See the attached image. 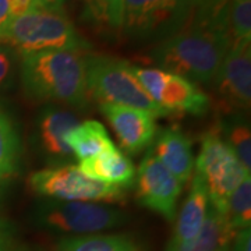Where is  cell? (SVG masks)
<instances>
[{"mask_svg":"<svg viewBox=\"0 0 251 251\" xmlns=\"http://www.w3.org/2000/svg\"><path fill=\"white\" fill-rule=\"evenodd\" d=\"M191 25L161 41L152 50L162 70L191 82H214L233 39L229 29V0H206L196 6Z\"/></svg>","mask_w":251,"mask_h":251,"instance_id":"1","label":"cell"},{"mask_svg":"<svg viewBox=\"0 0 251 251\" xmlns=\"http://www.w3.org/2000/svg\"><path fill=\"white\" fill-rule=\"evenodd\" d=\"M20 78L28 98L84 109L88 102L84 54L46 50L20 57Z\"/></svg>","mask_w":251,"mask_h":251,"instance_id":"2","label":"cell"},{"mask_svg":"<svg viewBox=\"0 0 251 251\" xmlns=\"http://www.w3.org/2000/svg\"><path fill=\"white\" fill-rule=\"evenodd\" d=\"M0 45L11 46L18 54L46 50H72L84 53L91 44L78 34L62 10L38 9L13 18L0 31Z\"/></svg>","mask_w":251,"mask_h":251,"instance_id":"3","label":"cell"},{"mask_svg":"<svg viewBox=\"0 0 251 251\" xmlns=\"http://www.w3.org/2000/svg\"><path fill=\"white\" fill-rule=\"evenodd\" d=\"M85 82L88 98L100 105H122L150 112L152 116L169 113L150 98L130 72V63L109 54L85 53Z\"/></svg>","mask_w":251,"mask_h":251,"instance_id":"4","label":"cell"},{"mask_svg":"<svg viewBox=\"0 0 251 251\" xmlns=\"http://www.w3.org/2000/svg\"><path fill=\"white\" fill-rule=\"evenodd\" d=\"M32 221L46 230L84 236L119 227L128 216L117 208L98 202L45 200L34 208Z\"/></svg>","mask_w":251,"mask_h":251,"instance_id":"5","label":"cell"},{"mask_svg":"<svg viewBox=\"0 0 251 251\" xmlns=\"http://www.w3.org/2000/svg\"><path fill=\"white\" fill-rule=\"evenodd\" d=\"M27 183L32 193L48 200L106 204H123L127 200L126 190L90 179L73 165L34 172L28 176Z\"/></svg>","mask_w":251,"mask_h":251,"instance_id":"6","label":"cell"},{"mask_svg":"<svg viewBox=\"0 0 251 251\" xmlns=\"http://www.w3.org/2000/svg\"><path fill=\"white\" fill-rule=\"evenodd\" d=\"M194 171L205 181L209 204L222 214H225L230 194L243 180L250 176L222 137V130L218 126L202 137Z\"/></svg>","mask_w":251,"mask_h":251,"instance_id":"7","label":"cell"},{"mask_svg":"<svg viewBox=\"0 0 251 251\" xmlns=\"http://www.w3.org/2000/svg\"><path fill=\"white\" fill-rule=\"evenodd\" d=\"M196 4L191 0H126L123 25L133 39H166L190 23Z\"/></svg>","mask_w":251,"mask_h":251,"instance_id":"8","label":"cell"},{"mask_svg":"<svg viewBox=\"0 0 251 251\" xmlns=\"http://www.w3.org/2000/svg\"><path fill=\"white\" fill-rule=\"evenodd\" d=\"M137 200L145 208L173 222L177 216V202L183 184L155 158L151 148L140 163L135 175Z\"/></svg>","mask_w":251,"mask_h":251,"instance_id":"9","label":"cell"},{"mask_svg":"<svg viewBox=\"0 0 251 251\" xmlns=\"http://www.w3.org/2000/svg\"><path fill=\"white\" fill-rule=\"evenodd\" d=\"M216 92L227 110H249L251 105V39L233 41L216 73Z\"/></svg>","mask_w":251,"mask_h":251,"instance_id":"10","label":"cell"},{"mask_svg":"<svg viewBox=\"0 0 251 251\" xmlns=\"http://www.w3.org/2000/svg\"><path fill=\"white\" fill-rule=\"evenodd\" d=\"M99 110L128 155H137L151 147L156 137V117L150 112L122 105H100Z\"/></svg>","mask_w":251,"mask_h":251,"instance_id":"11","label":"cell"},{"mask_svg":"<svg viewBox=\"0 0 251 251\" xmlns=\"http://www.w3.org/2000/svg\"><path fill=\"white\" fill-rule=\"evenodd\" d=\"M78 123L77 116L72 112L52 105L41 110L36 120L35 141L48 161L59 166L72 159L73 153L67 145V135Z\"/></svg>","mask_w":251,"mask_h":251,"instance_id":"12","label":"cell"},{"mask_svg":"<svg viewBox=\"0 0 251 251\" xmlns=\"http://www.w3.org/2000/svg\"><path fill=\"white\" fill-rule=\"evenodd\" d=\"M155 158L165 169L184 186L194 173L193 143L179 127H168L159 131L150 147Z\"/></svg>","mask_w":251,"mask_h":251,"instance_id":"13","label":"cell"},{"mask_svg":"<svg viewBox=\"0 0 251 251\" xmlns=\"http://www.w3.org/2000/svg\"><path fill=\"white\" fill-rule=\"evenodd\" d=\"M156 103L163 110H166L169 116L175 113L201 116L208 112L211 106V99L194 82L168 73L158 94Z\"/></svg>","mask_w":251,"mask_h":251,"instance_id":"14","label":"cell"},{"mask_svg":"<svg viewBox=\"0 0 251 251\" xmlns=\"http://www.w3.org/2000/svg\"><path fill=\"white\" fill-rule=\"evenodd\" d=\"M190 180H191L190 193L180 209L175 232L172 234V239L168 243L166 249H175L193 240L205 221L208 206H209L205 181L196 171Z\"/></svg>","mask_w":251,"mask_h":251,"instance_id":"15","label":"cell"},{"mask_svg":"<svg viewBox=\"0 0 251 251\" xmlns=\"http://www.w3.org/2000/svg\"><path fill=\"white\" fill-rule=\"evenodd\" d=\"M78 169L90 179L123 190L134 186L137 175L134 163L117 147L90 159L81 161Z\"/></svg>","mask_w":251,"mask_h":251,"instance_id":"16","label":"cell"},{"mask_svg":"<svg viewBox=\"0 0 251 251\" xmlns=\"http://www.w3.org/2000/svg\"><path fill=\"white\" fill-rule=\"evenodd\" d=\"M234 234L236 230L229 225L226 215L209 204L205 221L197 236L186 244L165 251H221L230 246Z\"/></svg>","mask_w":251,"mask_h":251,"instance_id":"17","label":"cell"},{"mask_svg":"<svg viewBox=\"0 0 251 251\" xmlns=\"http://www.w3.org/2000/svg\"><path fill=\"white\" fill-rule=\"evenodd\" d=\"M67 145L73 156L80 162L110 151L116 147L105 126L98 120L78 123L67 135Z\"/></svg>","mask_w":251,"mask_h":251,"instance_id":"18","label":"cell"},{"mask_svg":"<svg viewBox=\"0 0 251 251\" xmlns=\"http://www.w3.org/2000/svg\"><path fill=\"white\" fill-rule=\"evenodd\" d=\"M21 163V143L17 128L0 105V200L16 179Z\"/></svg>","mask_w":251,"mask_h":251,"instance_id":"19","label":"cell"},{"mask_svg":"<svg viewBox=\"0 0 251 251\" xmlns=\"http://www.w3.org/2000/svg\"><path fill=\"white\" fill-rule=\"evenodd\" d=\"M57 251H144L143 246L128 234H84L63 237Z\"/></svg>","mask_w":251,"mask_h":251,"instance_id":"20","label":"cell"},{"mask_svg":"<svg viewBox=\"0 0 251 251\" xmlns=\"http://www.w3.org/2000/svg\"><path fill=\"white\" fill-rule=\"evenodd\" d=\"M225 215L236 232L251 227V176H247L230 194Z\"/></svg>","mask_w":251,"mask_h":251,"instance_id":"21","label":"cell"},{"mask_svg":"<svg viewBox=\"0 0 251 251\" xmlns=\"http://www.w3.org/2000/svg\"><path fill=\"white\" fill-rule=\"evenodd\" d=\"M226 143L242 163L246 172L251 173V131L246 122H233L227 128Z\"/></svg>","mask_w":251,"mask_h":251,"instance_id":"22","label":"cell"},{"mask_svg":"<svg viewBox=\"0 0 251 251\" xmlns=\"http://www.w3.org/2000/svg\"><path fill=\"white\" fill-rule=\"evenodd\" d=\"M227 17L233 41L251 39V0H229Z\"/></svg>","mask_w":251,"mask_h":251,"instance_id":"23","label":"cell"},{"mask_svg":"<svg viewBox=\"0 0 251 251\" xmlns=\"http://www.w3.org/2000/svg\"><path fill=\"white\" fill-rule=\"evenodd\" d=\"M20 64V54L9 45H0V88L11 85Z\"/></svg>","mask_w":251,"mask_h":251,"instance_id":"24","label":"cell"},{"mask_svg":"<svg viewBox=\"0 0 251 251\" xmlns=\"http://www.w3.org/2000/svg\"><path fill=\"white\" fill-rule=\"evenodd\" d=\"M84 4V18L98 27L106 24V1L105 0H82Z\"/></svg>","mask_w":251,"mask_h":251,"instance_id":"25","label":"cell"},{"mask_svg":"<svg viewBox=\"0 0 251 251\" xmlns=\"http://www.w3.org/2000/svg\"><path fill=\"white\" fill-rule=\"evenodd\" d=\"M106 1V24L113 29H122L126 0H105Z\"/></svg>","mask_w":251,"mask_h":251,"instance_id":"26","label":"cell"},{"mask_svg":"<svg viewBox=\"0 0 251 251\" xmlns=\"http://www.w3.org/2000/svg\"><path fill=\"white\" fill-rule=\"evenodd\" d=\"M230 244V251H251V227L237 230Z\"/></svg>","mask_w":251,"mask_h":251,"instance_id":"27","label":"cell"},{"mask_svg":"<svg viewBox=\"0 0 251 251\" xmlns=\"http://www.w3.org/2000/svg\"><path fill=\"white\" fill-rule=\"evenodd\" d=\"M11 243H13V226L0 219V251L11 250Z\"/></svg>","mask_w":251,"mask_h":251,"instance_id":"28","label":"cell"},{"mask_svg":"<svg viewBox=\"0 0 251 251\" xmlns=\"http://www.w3.org/2000/svg\"><path fill=\"white\" fill-rule=\"evenodd\" d=\"M13 20V0H0V31Z\"/></svg>","mask_w":251,"mask_h":251,"instance_id":"29","label":"cell"},{"mask_svg":"<svg viewBox=\"0 0 251 251\" xmlns=\"http://www.w3.org/2000/svg\"><path fill=\"white\" fill-rule=\"evenodd\" d=\"M67 0H38L41 9L46 10H62Z\"/></svg>","mask_w":251,"mask_h":251,"instance_id":"30","label":"cell"},{"mask_svg":"<svg viewBox=\"0 0 251 251\" xmlns=\"http://www.w3.org/2000/svg\"><path fill=\"white\" fill-rule=\"evenodd\" d=\"M10 251H29V250H27L25 247H17V249H11Z\"/></svg>","mask_w":251,"mask_h":251,"instance_id":"31","label":"cell"},{"mask_svg":"<svg viewBox=\"0 0 251 251\" xmlns=\"http://www.w3.org/2000/svg\"><path fill=\"white\" fill-rule=\"evenodd\" d=\"M196 6H198V4H201V3H204V1H206V0H191Z\"/></svg>","mask_w":251,"mask_h":251,"instance_id":"32","label":"cell"},{"mask_svg":"<svg viewBox=\"0 0 251 251\" xmlns=\"http://www.w3.org/2000/svg\"><path fill=\"white\" fill-rule=\"evenodd\" d=\"M221 251H230V246H229V247H226V249H224V250H221Z\"/></svg>","mask_w":251,"mask_h":251,"instance_id":"33","label":"cell"}]
</instances>
